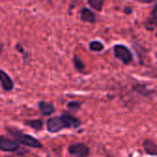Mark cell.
I'll return each instance as SVG.
<instances>
[{
  "label": "cell",
  "mask_w": 157,
  "mask_h": 157,
  "mask_svg": "<svg viewBox=\"0 0 157 157\" xmlns=\"http://www.w3.org/2000/svg\"><path fill=\"white\" fill-rule=\"evenodd\" d=\"M68 152L75 157H88L90 149L84 143H76L68 147Z\"/></svg>",
  "instance_id": "5"
},
{
  "label": "cell",
  "mask_w": 157,
  "mask_h": 157,
  "mask_svg": "<svg viewBox=\"0 0 157 157\" xmlns=\"http://www.w3.org/2000/svg\"><path fill=\"white\" fill-rule=\"evenodd\" d=\"M25 125L29 126L30 128L35 129V130H41L44 126V122L41 119H32V120H27L24 122Z\"/></svg>",
  "instance_id": "11"
},
{
  "label": "cell",
  "mask_w": 157,
  "mask_h": 157,
  "mask_svg": "<svg viewBox=\"0 0 157 157\" xmlns=\"http://www.w3.org/2000/svg\"><path fill=\"white\" fill-rule=\"evenodd\" d=\"M145 23L147 25V28H149V26L157 25V5H155L153 7V9L151 10V14H150V17L147 19V21H146Z\"/></svg>",
  "instance_id": "10"
},
{
  "label": "cell",
  "mask_w": 157,
  "mask_h": 157,
  "mask_svg": "<svg viewBox=\"0 0 157 157\" xmlns=\"http://www.w3.org/2000/svg\"><path fill=\"white\" fill-rule=\"evenodd\" d=\"M0 83L5 92H11L14 89V82L12 78L6 71L2 69H0Z\"/></svg>",
  "instance_id": "6"
},
{
  "label": "cell",
  "mask_w": 157,
  "mask_h": 157,
  "mask_svg": "<svg viewBox=\"0 0 157 157\" xmlns=\"http://www.w3.org/2000/svg\"><path fill=\"white\" fill-rule=\"evenodd\" d=\"M38 106H39V109H40L41 113L44 116H50V115L54 114L55 111H56V108H55L54 105L51 104V103H48V102L41 101V102H39Z\"/></svg>",
  "instance_id": "8"
},
{
  "label": "cell",
  "mask_w": 157,
  "mask_h": 157,
  "mask_svg": "<svg viewBox=\"0 0 157 157\" xmlns=\"http://www.w3.org/2000/svg\"><path fill=\"white\" fill-rule=\"evenodd\" d=\"M81 120L70 114H63L59 117H50L46 121V128L51 133L58 132L65 128H77L81 126Z\"/></svg>",
  "instance_id": "1"
},
{
  "label": "cell",
  "mask_w": 157,
  "mask_h": 157,
  "mask_svg": "<svg viewBox=\"0 0 157 157\" xmlns=\"http://www.w3.org/2000/svg\"><path fill=\"white\" fill-rule=\"evenodd\" d=\"M7 131L15 139L16 141H18L20 144H22L24 146H28L31 148H43V144L34 137L23 133L21 130L15 128H7Z\"/></svg>",
  "instance_id": "2"
},
{
  "label": "cell",
  "mask_w": 157,
  "mask_h": 157,
  "mask_svg": "<svg viewBox=\"0 0 157 157\" xmlns=\"http://www.w3.org/2000/svg\"><path fill=\"white\" fill-rule=\"evenodd\" d=\"M155 56H156V59H157V53L155 54Z\"/></svg>",
  "instance_id": "17"
},
{
  "label": "cell",
  "mask_w": 157,
  "mask_h": 157,
  "mask_svg": "<svg viewBox=\"0 0 157 157\" xmlns=\"http://www.w3.org/2000/svg\"><path fill=\"white\" fill-rule=\"evenodd\" d=\"M89 48H90L91 51H94V52H101V51L104 50L105 45L100 41H93V42L90 43Z\"/></svg>",
  "instance_id": "13"
},
{
  "label": "cell",
  "mask_w": 157,
  "mask_h": 157,
  "mask_svg": "<svg viewBox=\"0 0 157 157\" xmlns=\"http://www.w3.org/2000/svg\"><path fill=\"white\" fill-rule=\"evenodd\" d=\"M144 151L150 155H157V145L151 140H145L142 143Z\"/></svg>",
  "instance_id": "9"
},
{
  "label": "cell",
  "mask_w": 157,
  "mask_h": 157,
  "mask_svg": "<svg viewBox=\"0 0 157 157\" xmlns=\"http://www.w3.org/2000/svg\"><path fill=\"white\" fill-rule=\"evenodd\" d=\"M136 1L140 2V3H143V4H151V3L156 2L157 0H136Z\"/></svg>",
  "instance_id": "16"
},
{
  "label": "cell",
  "mask_w": 157,
  "mask_h": 157,
  "mask_svg": "<svg viewBox=\"0 0 157 157\" xmlns=\"http://www.w3.org/2000/svg\"><path fill=\"white\" fill-rule=\"evenodd\" d=\"M88 3L96 11H101L104 7L105 0H88Z\"/></svg>",
  "instance_id": "12"
},
{
  "label": "cell",
  "mask_w": 157,
  "mask_h": 157,
  "mask_svg": "<svg viewBox=\"0 0 157 157\" xmlns=\"http://www.w3.org/2000/svg\"><path fill=\"white\" fill-rule=\"evenodd\" d=\"M80 107H81V103L77 102V101H71V102L67 103V108L70 112H76L80 109Z\"/></svg>",
  "instance_id": "15"
},
{
  "label": "cell",
  "mask_w": 157,
  "mask_h": 157,
  "mask_svg": "<svg viewBox=\"0 0 157 157\" xmlns=\"http://www.w3.org/2000/svg\"><path fill=\"white\" fill-rule=\"evenodd\" d=\"M114 54L115 56L122 61L124 64H128L133 59L131 51L123 44H116L114 46Z\"/></svg>",
  "instance_id": "3"
},
{
  "label": "cell",
  "mask_w": 157,
  "mask_h": 157,
  "mask_svg": "<svg viewBox=\"0 0 157 157\" xmlns=\"http://www.w3.org/2000/svg\"><path fill=\"white\" fill-rule=\"evenodd\" d=\"M19 149H20V143L18 141L0 135V151L12 152V151H19Z\"/></svg>",
  "instance_id": "4"
},
{
  "label": "cell",
  "mask_w": 157,
  "mask_h": 157,
  "mask_svg": "<svg viewBox=\"0 0 157 157\" xmlns=\"http://www.w3.org/2000/svg\"><path fill=\"white\" fill-rule=\"evenodd\" d=\"M81 20L83 22H88V23H94L96 21V17L94 12H93L90 9L88 8H83L81 10Z\"/></svg>",
  "instance_id": "7"
},
{
  "label": "cell",
  "mask_w": 157,
  "mask_h": 157,
  "mask_svg": "<svg viewBox=\"0 0 157 157\" xmlns=\"http://www.w3.org/2000/svg\"><path fill=\"white\" fill-rule=\"evenodd\" d=\"M73 64H74L75 68L77 70H78V71H82L84 69V67H85V65L82 62V60L78 56H73Z\"/></svg>",
  "instance_id": "14"
}]
</instances>
